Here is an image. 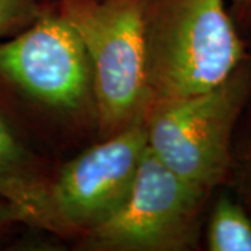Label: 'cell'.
Masks as SVG:
<instances>
[{
  "mask_svg": "<svg viewBox=\"0 0 251 251\" xmlns=\"http://www.w3.org/2000/svg\"><path fill=\"white\" fill-rule=\"evenodd\" d=\"M143 20L150 106L212 90L249 59L226 0H144Z\"/></svg>",
  "mask_w": 251,
  "mask_h": 251,
  "instance_id": "1",
  "label": "cell"
},
{
  "mask_svg": "<svg viewBox=\"0 0 251 251\" xmlns=\"http://www.w3.org/2000/svg\"><path fill=\"white\" fill-rule=\"evenodd\" d=\"M250 99L247 59L212 90L152 103L144 119L147 148L180 179L211 194L227 180L234 131Z\"/></svg>",
  "mask_w": 251,
  "mask_h": 251,
  "instance_id": "2",
  "label": "cell"
},
{
  "mask_svg": "<svg viewBox=\"0 0 251 251\" xmlns=\"http://www.w3.org/2000/svg\"><path fill=\"white\" fill-rule=\"evenodd\" d=\"M144 0H62L59 14L88 56L102 138L143 122L150 109Z\"/></svg>",
  "mask_w": 251,
  "mask_h": 251,
  "instance_id": "3",
  "label": "cell"
},
{
  "mask_svg": "<svg viewBox=\"0 0 251 251\" xmlns=\"http://www.w3.org/2000/svg\"><path fill=\"white\" fill-rule=\"evenodd\" d=\"M145 148L143 120L80 153L52 181L46 180L27 225L56 234L91 232L123 204Z\"/></svg>",
  "mask_w": 251,
  "mask_h": 251,
  "instance_id": "4",
  "label": "cell"
},
{
  "mask_svg": "<svg viewBox=\"0 0 251 251\" xmlns=\"http://www.w3.org/2000/svg\"><path fill=\"white\" fill-rule=\"evenodd\" d=\"M209 193L180 179L145 148L123 204L84 234V244L103 251H180L196 244Z\"/></svg>",
  "mask_w": 251,
  "mask_h": 251,
  "instance_id": "5",
  "label": "cell"
},
{
  "mask_svg": "<svg viewBox=\"0 0 251 251\" xmlns=\"http://www.w3.org/2000/svg\"><path fill=\"white\" fill-rule=\"evenodd\" d=\"M0 77L49 108H81L92 92L84 45L57 13H41L0 44Z\"/></svg>",
  "mask_w": 251,
  "mask_h": 251,
  "instance_id": "6",
  "label": "cell"
},
{
  "mask_svg": "<svg viewBox=\"0 0 251 251\" xmlns=\"http://www.w3.org/2000/svg\"><path fill=\"white\" fill-rule=\"evenodd\" d=\"M45 184L32 155L0 116V200L17 209L20 222L28 224Z\"/></svg>",
  "mask_w": 251,
  "mask_h": 251,
  "instance_id": "7",
  "label": "cell"
},
{
  "mask_svg": "<svg viewBox=\"0 0 251 251\" xmlns=\"http://www.w3.org/2000/svg\"><path fill=\"white\" fill-rule=\"evenodd\" d=\"M206 246L209 251H251V215L242 202L219 197L209 216Z\"/></svg>",
  "mask_w": 251,
  "mask_h": 251,
  "instance_id": "8",
  "label": "cell"
},
{
  "mask_svg": "<svg viewBox=\"0 0 251 251\" xmlns=\"http://www.w3.org/2000/svg\"><path fill=\"white\" fill-rule=\"evenodd\" d=\"M39 14L36 0H0V38L24 29Z\"/></svg>",
  "mask_w": 251,
  "mask_h": 251,
  "instance_id": "9",
  "label": "cell"
},
{
  "mask_svg": "<svg viewBox=\"0 0 251 251\" xmlns=\"http://www.w3.org/2000/svg\"><path fill=\"white\" fill-rule=\"evenodd\" d=\"M230 172H233L236 188L251 215V131L239 155H232Z\"/></svg>",
  "mask_w": 251,
  "mask_h": 251,
  "instance_id": "10",
  "label": "cell"
},
{
  "mask_svg": "<svg viewBox=\"0 0 251 251\" xmlns=\"http://www.w3.org/2000/svg\"><path fill=\"white\" fill-rule=\"evenodd\" d=\"M230 13L242 29H251V0H230Z\"/></svg>",
  "mask_w": 251,
  "mask_h": 251,
  "instance_id": "11",
  "label": "cell"
},
{
  "mask_svg": "<svg viewBox=\"0 0 251 251\" xmlns=\"http://www.w3.org/2000/svg\"><path fill=\"white\" fill-rule=\"evenodd\" d=\"M16 222H20L17 209L11 204H9L7 201L0 200V229H3L4 226L10 224H16Z\"/></svg>",
  "mask_w": 251,
  "mask_h": 251,
  "instance_id": "12",
  "label": "cell"
}]
</instances>
